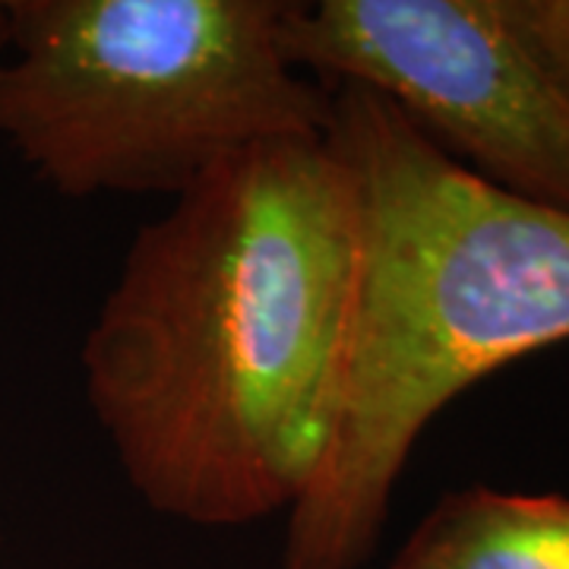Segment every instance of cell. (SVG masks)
Returning <instances> with one entry per match:
<instances>
[{
    "label": "cell",
    "instance_id": "cell-1",
    "mask_svg": "<svg viewBox=\"0 0 569 569\" xmlns=\"http://www.w3.org/2000/svg\"><path fill=\"white\" fill-rule=\"evenodd\" d=\"M358 224L326 133L257 146L142 224L80 348L146 507L197 529L291 512L339 402Z\"/></svg>",
    "mask_w": 569,
    "mask_h": 569
},
{
    "label": "cell",
    "instance_id": "cell-2",
    "mask_svg": "<svg viewBox=\"0 0 569 569\" xmlns=\"http://www.w3.org/2000/svg\"><path fill=\"white\" fill-rule=\"evenodd\" d=\"M326 142L358 260L323 462L284 516L282 569H358L427 425L468 387L569 342V212L481 181L396 104L336 86Z\"/></svg>",
    "mask_w": 569,
    "mask_h": 569
},
{
    "label": "cell",
    "instance_id": "cell-3",
    "mask_svg": "<svg viewBox=\"0 0 569 569\" xmlns=\"http://www.w3.org/2000/svg\"><path fill=\"white\" fill-rule=\"evenodd\" d=\"M288 0H7L0 142L70 200L171 197L320 137L332 89L282 48Z\"/></svg>",
    "mask_w": 569,
    "mask_h": 569
},
{
    "label": "cell",
    "instance_id": "cell-4",
    "mask_svg": "<svg viewBox=\"0 0 569 569\" xmlns=\"http://www.w3.org/2000/svg\"><path fill=\"white\" fill-rule=\"evenodd\" d=\"M288 63L361 86L481 181L569 212V96L507 0L284 3Z\"/></svg>",
    "mask_w": 569,
    "mask_h": 569
},
{
    "label": "cell",
    "instance_id": "cell-5",
    "mask_svg": "<svg viewBox=\"0 0 569 569\" xmlns=\"http://www.w3.org/2000/svg\"><path fill=\"white\" fill-rule=\"evenodd\" d=\"M389 569H569V497L449 490Z\"/></svg>",
    "mask_w": 569,
    "mask_h": 569
},
{
    "label": "cell",
    "instance_id": "cell-6",
    "mask_svg": "<svg viewBox=\"0 0 569 569\" xmlns=\"http://www.w3.org/2000/svg\"><path fill=\"white\" fill-rule=\"evenodd\" d=\"M509 20L569 96V0H507Z\"/></svg>",
    "mask_w": 569,
    "mask_h": 569
},
{
    "label": "cell",
    "instance_id": "cell-7",
    "mask_svg": "<svg viewBox=\"0 0 569 569\" xmlns=\"http://www.w3.org/2000/svg\"><path fill=\"white\" fill-rule=\"evenodd\" d=\"M3 41H7V29H3V7H0V51H3Z\"/></svg>",
    "mask_w": 569,
    "mask_h": 569
}]
</instances>
